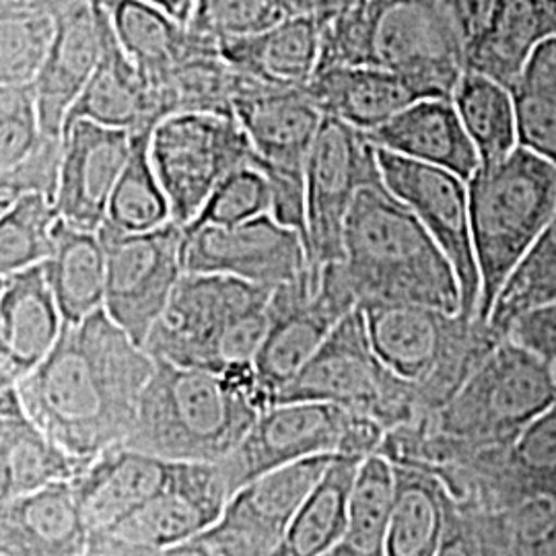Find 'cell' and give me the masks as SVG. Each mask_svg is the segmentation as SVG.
Segmentation results:
<instances>
[{
  "label": "cell",
  "instance_id": "cell-1",
  "mask_svg": "<svg viewBox=\"0 0 556 556\" xmlns=\"http://www.w3.org/2000/svg\"><path fill=\"white\" fill-rule=\"evenodd\" d=\"M153 357L105 307L64 324L50 355L17 381L29 418L83 466L130 435Z\"/></svg>",
  "mask_w": 556,
  "mask_h": 556
},
{
  "label": "cell",
  "instance_id": "cell-2",
  "mask_svg": "<svg viewBox=\"0 0 556 556\" xmlns=\"http://www.w3.org/2000/svg\"><path fill=\"white\" fill-rule=\"evenodd\" d=\"M556 402L553 363L503 338L435 415L386 435L379 454L429 468L507 447Z\"/></svg>",
  "mask_w": 556,
  "mask_h": 556
},
{
  "label": "cell",
  "instance_id": "cell-3",
  "mask_svg": "<svg viewBox=\"0 0 556 556\" xmlns=\"http://www.w3.org/2000/svg\"><path fill=\"white\" fill-rule=\"evenodd\" d=\"M337 268L358 307L408 303L459 314L462 295L452 262L386 184L358 190L344 220Z\"/></svg>",
  "mask_w": 556,
  "mask_h": 556
},
{
  "label": "cell",
  "instance_id": "cell-4",
  "mask_svg": "<svg viewBox=\"0 0 556 556\" xmlns=\"http://www.w3.org/2000/svg\"><path fill=\"white\" fill-rule=\"evenodd\" d=\"M153 361L135 427L124 441L142 454L220 464L266 410L254 367L217 374Z\"/></svg>",
  "mask_w": 556,
  "mask_h": 556
},
{
  "label": "cell",
  "instance_id": "cell-5",
  "mask_svg": "<svg viewBox=\"0 0 556 556\" xmlns=\"http://www.w3.org/2000/svg\"><path fill=\"white\" fill-rule=\"evenodd\" d=\"M371 66L454 100L466 46L443 0H365L321 20L318 68Z\"/></svg>",
  "mask_w": 556,
  "mask_h": 556
},
{
  "label": "cell",
  "instance_id": "cell-6",
  "mask_svg": "<svg viewBox=\"0 0 556 556\" xmlns=\"http://www.w3.org/2000/svg\"><path fill=\"white\" fill-rule=\"evenodd\" d=\"M270 295L273 287L241 278L184 273L142 349L153 358L217 374L254 367Z\"/></svg>",
  "mask_w": 556,
  "mask_h": 556
},
{
  "label": "cell",
  "instance_id": "cell-7",
  "mask_svg": "<svg viewBox=\"0 0 556 556\" xmlns=\"http://www.w3.org/2000/svg\"><path fill=\"white\" fill-rule=\"evenodd\" d=\"M468 188V217L480 273L478 318L489 321L498 293L556 213V163L526 147L478 165Z\"/></svg>",
  "mask_w": 556,
  "mask_h": 556
},
{
  "label": "cell",
  "instance_id": "cell-8",
  "mask_svg": "<svg viewBox=\"0 0 556 556\" xmlns=\"http://www.w3.org/2000/svg\"><path fill=\"white\" fill-rule=\"evenodd\" d=\"M361 309L378 357L396 376L417 386L425 420L435 415L507 338L484 319L464 318L427 305L369 303Z\"/></svg>",
  "mask_w": 556,
  "mask_h": 556
},
{
  "label": "cell",
  "instance_id": "cell-9",
  "mask_svg": "<svg viewBox=\"0 0 556 556\" xmlns=\"http://www.w3.org/2000/svg\"><path fill=\"white\" fill-rule=\"evenodd\" d=\"M116 36L160 103L163 119L186 112L233 116L238 73L219 43L142 0H118Z\"/></svg>",
  "mask_w": 556,
  "mask_h": 556
},
{
  "label": "cell",
  "instance_id": "cell-10",
  "mask_svg": "<svg viewBox=\"0 0 556 556\" xmlns=\"http://www.w3.org/2000/svg\"><path fill=\"white\" fill-rule=\"evenodd\" d=\"M285 402H332L378 420L388 433L425 420L417 386L378 357L361 307L338 321L275 404Z\"/></svg>",
  "mask_w": 556,
  "mask_h": 556
},
{
  "label": "cell",
  "instance_id": "cell-11",
  "mask_svg": "<svg viewBox=\"0 0 556 556\" xmlns=\"http://www.w3.org/2000/svg\"><path fill=\"white\" fill-rule=\"evenodd\" d=\"M386 435L378 420L332 402H285L260 413L219 468L231 497L254 478L307 457L371 456Z\"/></svg>",
  "mask_w": 556,
  "mask_h": 556
},
{
  "label": "cell",
  "instance_id": "cell-12",
  "mask_svg": "<svg viewBox=\"0 0 556 556\" xmlns=\"http://www.w3.org/2000/svg\"><path fill=\"white\" fill-rule=\"evenodd\" d=\"M231 108L270 184V215L305 239V165L324 114L305 87H273L239 73Z\"/></svg>",
  "mask_w": 556,
  "mask_h": 556
},
{
  "label": "cell",
  "instance_id": "cell-13",
  "mask_svg": "<svg viewBox=\"0 0 556 556\" xmlns=\"http://www.w3.org/2000/svg\"><path fill=\"white\" fill-rule=\"evenodd\" d=\"M149 160L169 202L172 220L188 227L231 174L258 167V155L236 116L186 112L161 119Z\"/></svg>",
  "mask_w": 556,
  "mask_h": 556
},
{
  "label": "cell",
  "instance_id": "cell-14",
  "mask_svg": "<svg viewBox=\"0 0 556 556\" xmlns=\"http://www.w3.org/2000/svg\"><path fill=\"white\" fill-rule=\"evenodd\" d=\"M383 184L378 149L363 130L324 116L305 165V250L309 273L342 260L344 220L358 190Z\"/></svg>",
  "mask_w": 556,
  "mask_h": 556
},
{
  "label": "cell",
  "instance_id": "cell-15",
  "mask_svg": "<svg viewBox=\"0 0 556 556\" xmlns=\"http://www.w3.org/2000/svg\"><path fill=\"white\" fill-rule=\"evenodd\" d=\"M355 307L357 301L346 289L337 264L321 268L319 277L307 268L295 280L273 289L268 330L254 361L266 408L275 406L278 394L298 378L338 321Z\"/></svg>",
  "mask_w": 556,
  "mask_h": 556
},
{
  "label": "cell",
  "instance_id": "cell-16",
  "mask_svg": "<svg viewBox=\"0 0 556 556\" xmlns=\"http://www.w3.org/2000/svg\"><path fill=\"white\" fill-rule=\"evenodd\" d=\"M105 252V312L139 346L184 275V227L167 220L153 231L128 233L103 223L98 231Z\"/></svg>",
  "mask_w": 556,
  "mask_h": 556
},
{
  "label": "cell",
  "instance_id": "cell-17",
  "mask_svg": "<svg viewBox=\"0 0 556 556\" xmlns=\"http://www.w3.org/2000/svg\"><path fill=\"white\" fill-rule=\"evenodd\" d=\"M378 149V147H376ZM386 188L402 200L452 262L459 282L464 318H478L480 273L468 217V188L464 179L420 161L406 160L378 149Z\"/></svg>",
  "mask_w": 556,
  "mask_h": 556
},
{
  "label": "cell",
  "instance_id": "cell-18",
  "mask_svg": "<svg viewBox=\"0 0 556 556\" xmlns=\"http://www.w3.org/2000/svg\"><path fill=\"white\" fill-rule=\"evenodd\" d=\"M337 456H314L254 478L200 534L217 556H275L301 503Z\"/></svg>",
  "mask_w": 556,
  "mask_h": 556
},
{
  "label": "cell",
  "instance_id": "cell-19",
  "mask_svg": "<svg viewBox=\"0 0 556 556\" xmlns=\"http://www.w3.org/2000/svg\"><path fill=\"white\" fill-rule=\"evenodd\" d=\"M181 266L184 273L227 275L273 289L309 268L303 236L270 213L227 227L184 229Z\"/></svg>",
  "mask_w": 556,
  "mask_h": 556
},
{
  "label": "cell",
  "instance_id": "cell-20",
  "mask_svg": "<svg viewBox=\"0 0 556 556\" xmlns=\"http://www.w3.org/2000/svg\"><path fill=\"white\" fill-rule=\"evenodd\" d=\"M132 155L128 130L75 119L62 128L54 204L60 219L83 231H100L126 163Z\"/></svg>",
  "mask_w": 556,
  "mask_h": 556
},
{
  "label": "cell",
  "instance_id": "cell-21",
  "mask_svg": "<svg viewBox=\"0 0 556 556\" xmlns=\"http://www.w3.org/2000/svg\"><path fill=\"white\" fill-rule=\"evenodd\" d=\"M229 501L219 464L176 462L155 497L101 532L135 546H169L200 536L219 519Z\"/></svg>",
  "mask_w": 556,
  "mask_h": 556
},
{
  "label": "cell",
  "instance_id": "cell-22",
  "mask_svg": "<svg viewBox=\"0 0 556 556\" xmlns=\"http://www.w3.org/2000/svg\"><path fill=\"white\" fill-rule=\"evenodd\" d=\"M174 464L124 443L112 445L89 462L73 480L89 536L112 530L124 517L155 497L172 477Z\"/></svg>",
  "mask_w": 556,
  "mask_h": 556
},
{
  "label": "cell",
  "instance_id": "cell-23",
  "mask_svg": "<svg viewBox=\"0 0 556 556\" xmlns=\"http://www.w3.org/2000/svg\"><path fill=\"white\" fill-rule=\"evenodd\" d=\"M89 530L73 482L0 495V556H83Z\"/></svg>",
  "mask_w": 556,
  "mask_h": 556
},
{
  "label": "cell",
  "instance_id": "cell-24",
  "mask_svg": "<svg viewBox=\"0 0 556 556\" xmlns=\"http://www.w3.org/2000/svg\"><path fill=\"white\" fill-rule=\"evenodd\" d=\"M305 93L324 116L342 119L363 132L383 126L417 101L439 98L417 80L371 66L316 68Z\"/></svg>",
  "mask_w": 556,
  "mask_h": 556
},
{
  "label": "cell",
  "instance_id": "cell-25",
  "mask_svg": "<svg viewBox=\"0 0 556 556\" xmlns=\"http://www.w3.org/2000/svg\"><path fill=\"white\" fill-rule=\"evenodd\" d=\"M100 17V62L85 85L83 93L68 110L64 126L75 119H91L101 126L128 130L135 135H153L163 119L160 103L142 79L135 62L119 43L116 29Z\"/></svg>",
  "mask_w": 556,
  "mask_h": 556
},
{
  "label": "cell",
  "instance_id": "cell-26",
  "mask_svg": "<svg viewBox=\"0 0 556 556\" xmlns=\"http://www.w3.org/2000/svg\"><path fill=\"white\" fill-rule=\"evenodd\" d=\"M64 319L43 266L4 277L0 289V369L15 386L54 349Z\"/></svg>",
  "mask_w": 556,
  "mask_h": 556
},
{
  "label": "cell",
  "instance_id": "cell-27",
  "mask_svg": "<svg viewBox=\"0 0 556 556\" xmlns=\"http://www.w3.org/2000/svg\"><path fill=\"white\" fill-rule=\"evenodd\" d=\"M100 54V17H93L87 7H75L59 21L31 83L43 137L62 140L66 114L91 79Z\"/></svg>",
  "mask_w": 556,
  "mask_h": 556
},
{
  "label": "cell",
  "instance_id": "cell-28",
  "mask_svg": "<svg viewBox=\"0 0 556 556\" xmlns=\"http://www.w3.org/2000/svg\"><path fill=\"white\" fill-rule=\"evenodd\" d=\"M365 135L378 149L447 169L464 181L472 178L480 165L454 100L417 101Z\"/></svg>",
  "mask_w": 556,
  "mask_h": 556
},
{
  "label": "cell",
  "instance_id": "cell-29",
  "mask_svg": "<svg viewBox=\"0 0 556 556\" xmlns=\"http://www.w3.org/2000/svg\"><path fill=\"white\" fill-rule=\"evenodd\" d=\"M219 48L239 75L273 87L303 89L318 68L321 17L293 15L254 36L220 41Z\"/></svg>",
  "mask_w": 556,
  "mask_h": 556
},
{
  "label": "cell",
  "instance_id": "cell-30",
  "mask_svg": "<svg viewBox=\"0 0 556 556\" xmlns=\"http://www.w3.org/2000/svg\"><path fill=\"white\" fill-rule=\"evenodd\" d=\"M556 36V0H503L491 29L466 52V71L511 89L538 46Z\"/></svg>",
  "mask_w": 556,
  "mask_h": 556
},
{
  "label": "cell",
  "instance_id": "cell-31",
  "mask_svg": "<svg viewBox=\"0 0 556 556\" xmlns=\"http://www.w3.org/2000/svg\"><path fill=\"white\" fill-rule=\"evenodd\" d=\"M392 462L396 468V505L383 540V555L435 556L452 493L427 466L410 459Z\"/></svg>",
  "mask_w": 556,
  "mask_h": 556
},
{
  "label": "cell",
  "instance_id": "cell-32",
  "mask_svg": "<svg viewBox=\"0 0 556 556\" xmlns=\"http://www.w3.org/2000/svg\"><path fill=\"white\" fill-rule=\"evenodd\" d=\"M41 266L64 324H79L103 307L105 252L98 231H83L59 219L54 252Z\"/></svg>",
  "mask_w": 556,
  "mask_h": 556
},
{
  "label": "cell",
  "instance_id": "cell-33",
  "mask_svg": "<svg viewBox=\"0 0 556 556\" xmlns=\"http://www.w3.org/2000/svg\"><path fill=\"white\" fill-rule=\"evenodd\" d=\"M365 457L337 456L301 503L275 556H321L346 536L349 495Z\"/></svg>",
  "mask_w": 556,
  "mask_h": 556
},
{
  "label": "cell",
  "instance_id": "cell-34",
  "mask_svg": "<svg viewBox=\"0 0 556 556\" xmlns=\"http://www.w3.org/2000/svg\"><path fill=\"white\" fill-rule=\"evenodd\" d=\"M83 468L41 431L23 406L9 420L0 450V495H23L56 482H73Z\"/></svg>",
  "mask_w": 556,
  "mask_h": 556
},
{
  "label": "cell",
  "instance_id": "cell-35",
  "mask_svg": "<svg viewBox=\"0 0 556 556\" xmlns=\"http://www.w3.org/2000/svg\"><path fill=\"white\" fill-rule=\"evenodd\" d=\"M509 93L517 144L556 163V36L538 46Z\"/></svg>",
  "mask_w": 556,
  "mask_h": 556
},
{
  "label": "cell",
  "instance_id": "cell-36",
  "mask_svg": "<svg viewBox=\"0 0 556 556\" xmlns=\"http://www.w3.org/2000/svg\"><path fill=\"white\" fill-rule=\"evenodd\" d=\"M454 105L480 165L503 160L516 149V112L509 89L466 71L454 93Z\"/></svg>",
  "mask_w": 556,
  "mask_h": 556
},
{
  "label": "cell",
  "instance_id": "cell-37",
  "mask_svg": "<svg viewBox=\"0 0 556 556\" xmlns=\"http://www.w3.org/2000/svg\"><path fill=\"white\" fill-rule=\"evenodd\" d=\"M54 199L46 192H27L0 215V277H11L43 264L54 252Z\"/></svg>",
  "mask_w": 556,
  "mask_h": 556
},
{
  "label": "cell",
  "instance_id": "cell-38",
  "mask_svg": "<svg viewBox=\"0 0 556 556\" xmlns=\"http://www.w3.org/2000/svg\"><path fill=\"white\" fill-rule=\"evenodd\" d=\"M151 135L132 137V155L126 163L108 206V223L128 233L153 231L172 220L169 202L149 160Z\"/></svg>",
  "mask_w": 556,
  "mask_h": 556
},
{
  "label": "cell",
  "instance_id": "cell-39",
  "mask_svg": "<svg viewBox=\"0 0 556 556\" xmlns=\"http://www.w3.org/2000/svg\"><path fill=\"white\" fill-rule=\"evenodd\" d=\"M396 468L383 454H371L358 464L357 475L349 495V528L351 544L367 551H383V540L396 505Z\"/></svg>",
  "mask_w": 556,
  "mask_h": 556
},
{
  "label": "cell",
  "instance_id": "cell-40",
  "mask_svg": "<svg viewBox=\"0 0 556 556\" xmlns=\"http://www.w3.org/2000/svg\"><path fill=\"white\" fill-rule=\"evenodd\" d=\"M556 301V213L536 245L498 293L489 324L503 337L528 312Z\"/></svg>",
  "mask_w": 556,
  "mask_h": 556
},
{
  "label": "cell",
  "instance_id": "cell-41",
  "mask_svg": "<svg viewBox=\"0 0 556 556\" xmlns=\"http://www.w3.org/2000/svg\"><path fill=\"white\" fill-rule=\"evenodd\" d=\"M477 517L491 556H556L555 497L528 498L507 511H477Z\"/></svg>",
  "mask_w": 556,
  "mask_h": 556
},
{
  "label": "cell",
  "instance_id": "cell-42",
  "mask_svg": "<svg viewBox=\"0 0 556 556\" xmlns=\"http://www.w3.org/2000/svg\"><path fill=\"white\" fill-rule=\"evenodd\" d=\"M287 17L282 0H199L188 27L220 43L254 36Z\"/></svg>",
  "mask_w": 556,
  "mask_h": 556
},
{
  "label": "cell",
  "instance_id": "cell-43",
  "mask_svg": "<svg viewBox=\"0 0 556 556\" xmlns=\"http://www.w3.org/2000/svg\"><path fill=\"white\" fill-rule=\"evenodd\" d=\"M52 36L40 15H0V87L31 85Z\"/></svg>",
  "mask_w": 556,
  "mask_h": 556
},
{
  "label": "cell",
  "instance_id": "cell-44",
  "mask_svg": "<svg viewBox=\"0 0 556 556\" xmlns=\"http://www.w3.org/2000/svg\"><path fill=\"white\" fill-rule=\"evenodd\" d=\"M273 192L266 176L258 167H245L231 174L206 200L199 217L184 229H197L204 225H238L270 213Z\"/></svg>",
  "mask_w": 556,
  "mask_h": 556
},
{
  "label": "cell",
  "instance_id": "cell-45",
  "mask_svg": "<svg viewBox=\"0 0 556 556\" xmlns=\"http://www.w3.org/2000/svg\"><path fill=\"white\" fill-rule=\"evenodd\" d=\"M41 139L34 87H0V174L27 160Z\"/></svg>",
  "mask_w": 556,
  "mask_h": 556
},
{
  "label": "cell",
  "instance_id": "cell-46",
  "mask_svg": "<svg viewBox=\"0 0 556 556\" xmlns=\"http://www.w3.org/2000/svg\"><path fill=\"white\" fill-rule=\"evenodd\" d=\"M60 144L62 140L43 137L27 160L0 174V215L27 192H46L54 199L59 181Z\"/></svg>",
  "mask_w": 556,
  "mask_h": 556
},
{
  "label": "cell",
  "instance_id": "cell-47",
  "mask_svg": "<svg viewBox=\"0 0 556 556\" xmlns=\"http://www.w3.org/2000/svg\"><path fill=\"white\" fill-rule=\"evenodd\" d=\"M435 556H491L475 511L457 505L454 497Z\"/></svg>",
  "mask_w": 556,
  "mask_h": 556
},
{
  "label": "cell",
  "instance_id": "cell-48",
  "mask_svg": "<svg viewBox=\"0 0 556 556\" xmlns=\"http://www.w3.org/2000/svg\"><path fill=\"white\" fill-rule=\"evenodd\" d=\"M443 4L468 52L491 29L503 0H443Z\"/></svg>",
  "mask_w": 556,
  "mask_h": 556
},
{
  "label": "cell",
  "instance_id": "cell-49",
  "mask_svg": "<svg viewBox=\"0 0 556 556\" xmlns=\"http://www.w3.org/2000/svg\"><path fill=\"white\" fill-rule=\"evenodd\" d=\"M509 337L532 349L548 363H556V301L538 307L517 319L509 330Z\"/></svg>",
  "mask_w": 556,
  "mask_h": 556
},
{
  "label": "cell",
  "instance_id": "cell-50",
  "mask_svg": "<svg viewBox=\"0 0 556 556\" xmlns=\"http://www.w3.org/2000/svg\"><path fill=\"white\" fill-rule=\"evenodd\" d=\"M83 556H217L199 536L169 546H135L108 534H91Z\"/></svg>",
  "mask_w": 556,
  "mask_h": 556
},
{
  "label": "cell",
  "instance_id": "cell-51",
  "mask_svg": "<svg viewBox=\"0 0 556 556\" xmlns=\"http://www.w3.org/2000/svg\"><path fill=\"white\" fill-rule=\"evenodd\" d=\"M21 406L23 404H21V397L17 394V386L0 390V450H2V441L7 435L9 420L20 410Z\"/></svg>",
  "mask_w": 556,
  "mask_h": 556
},
{
  "label": "cell",
  "instance_id": "cell-52",
  "mask_svg": "<svg viewBox=\"0 0 556 556\" xmlns=\"http://www.w3.org/2000/svg\"><path fill=\"white\" fill-rule=\"evenodd\" d=\"M142 2L153 4V7L161 9L163 13H167L169 17L188 25L192 20V13H194L199 0H142Z\"/></svg>",
  "mask_w": 556,
  "mask_h": 556
},
{
  "label": "cell",
  "instance_id": "cell-53",
  "mask_svg": "<svg viewBox=\"0 0 556 556\" xmlns=\"http://www.w3.org/2000/svg\"><path fill=\"white\" fill-rule=\"evenodd\" d=\"M321 556H386L383 555V551H367V548H361V546H355V544H351L349 540H342V542H338L334 548H330L326 555Z\"/></svg>",
  "mask_w": 556,
  "mask_h": 556
},
{
  "label": "cell",
  "instance_id": "cell-54",
  "mask_svg": "<svg viewBox=\"0 0 556 556\" xmlns=\"http://www.w3.org/2000/svg\"><path fill=\"white\" fill-rule=\"evenodd\" d=\"M361 2H365V0H330V15L337 13V11H342V9H349V7H357Z\"/></svg>",
  "mask_w": 556,
  "mask_h": 556
},
{
  "label": "cell",
  "instance_id": "cell-55",
  "mask_svg": "<svg viewBox=\"0 0 556 556\" xmlns=\"http://www.w3.org/2000/svg\"><path fill=\"white\" fill-rule=\"evenodd\" d=\"M11 386H15V383H13L11 379L7 378V376H4V371L0 369V390H2V388H11Z\"/></svg>",
  "mask_w": 556,
  "mask_h": 556
},
{
  "label": "cell",
  "instance_id": "cell-56",
  "mask_svg": "<svg viewBox=\"0 0 556 556\" xmlns=\"http://www.w3.org/2000/svg\"><path fill=\"white\" fill-rule=\"evenodd\" d=\"M2 285H4V277H0V289H2Z\"/></svg>",
  "mask_w": 556,
  "mask_h": 556
},
{
  "label": "cell",
  "instance_id": "cell-57",
  "mask_svg": "<svg viewBox=\"0 0 556 556\" xmlns=\"http://www.w3.org/2000/svg\"><path fill=\"white\" fill-rule=\"evenodd\" d=\"M553 369H555V378H556V363L553 365Z\"/></svg>",
  "mask_w": 556,
  "mask_h": 556
}]
</instances>
